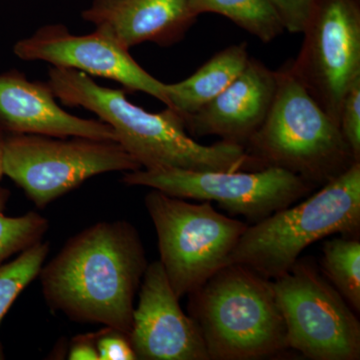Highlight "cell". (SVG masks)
Returning <instances> with one entry per match:
<instances>
[{
  "instance_id": "1",
  "label": "cell",
  "mask_w": 360,
  "mask_h": 360,
  "mask_svg": "<svg viewBox=\"0 0 360 360\" xmlns=\"http://www.w3.org/2000/svg\"><path fill=\"white\" fill-rule=\"evenodd\" d=\"M141 236L127 220L101 221L71 238L40 271L42 295L71 321L129 335L148 269Z\"/></svg>"
},
{
  "instance_id": "2",
  "label": "cell",
  "mask_w": 360,
  "mask_h": 360,
  "mask_svg": "<svg viewBox=\"0 0 360 360\" xmlns=\"http://www.w3.org/2000/svg\"><path fill=\"white\" fill-rule=\"evenodd\" d=\"M47 84L60 103L96 113L115 130L116 141L142 168L206 170H257L262 161L240 144L219 141L203 146L187 134L181 116L167 108L148 112L130 103L122 89L97 84L85 73L51 68Z\"/></svg>"
},
{
  "instance_id": "3",
  "label": "cell",
  "mask_w": 360,
  "mask_h": 360,
  "mask_svg": "<svg viewBox=\"0 0 360 360\" xmlns=\"http://www.w3.org/2000/svg\"><path fill=\"white\" fill-rule=\"evenodd\" d=\"M191 295L210 359H260L288 348L272 281L255 270L226 265Z\"/></svg>"
},
{
  "instance_id": "4",
  "label": "cell",
  "mask_w": 360,
  "mask_h": 360,
  "mask_svg": "<svg viewBox=\"0 0 360 360\" xmlns=\"http://www.w3.org/2000/svg\"><path fill=\"white\" fill-rule=\"evenodd\" d=\"M276 73V91L264 122L246 144L265 167L292 172L315 187L345 172L355 160L338 124L291 72Z\"/></svg>"
},
{
  "instance_id": "5",
  "label": "cell",
  "mask_w": 360,
  "mask_h": 360,
  "mask_svg": "<svg viewBox=\"0 0 360 360\" xmlns=\"http://www.w3.org/2000/svg\"><path fill=\"white\" fill-rule=\"evenodd\" d=\"M360 229V161L296 205L248 226L229 264L245 265L276 279L297 262L305 248L333 234L355 236Z\"/></svg>"
},
{
  "instance_id": "6",
  "label": "cell",
  "mask_w": 360,
  "mask_h": 360,
  "mask_svg": "<svg viewBox=\"0 0 360 360\" xmlns=\"http://www.w3.org/2000/svg\"><path fill=\"white\" fill-rule=\"evenodd\" d=\"M144 205L158 234L160 264L177 297L200 290L229 259L248 225L215 210L153 189Z\"/></svg>"
},
{
  "instance_id": "7",
  "label": "cell",
  "mask_w": 360,
  "mask_h": 360,
  "mask_svg": "<svg viewBox=\"0 0 360 360\" xmlns=\"http://www.w3.org/2000/svg\"><path fill=\"white\" fill-rule=\"evenodd\" d=\"M118 142L87 137L6 134L4 175L39 208L108 172L141 169Z\"/></svg>"
},
{
  "instance_id": "8",
  "label": "cell",
  "mask_w": 360,
  "mask_h": 360,
  "mask_svg": "<svg viewBox=\"0 0 360 360\" xmlns=\"http://www.w3.org/2000/svg\"><path fill=\"white\" fill-rule=\"evenodd\" d=\"M286 347L314 360H359L360 324L342 295L309 260L272 281Z\"/></svg>"
},
{
  "instance_id": "9",
  "label": "cell",
  "mask_w": 360,
  "mask_h": 360,
  "mask_svg": "<svg viewBox=\"0 0 360 360\" xmlns=\"http://www.w3.org/2000/svg\"><path fill=\"white\" fill-rule=\"evenodd\" d=\"M130 186L158 189L184 200L214 201L231 214L255 222L298 202L314 186L283 168L257 170H194L155 168L124 172Z\"/></svg>"
},
{
  "instance_id": "10",
  "label": "cell",
  "mask_w": 360,
  "mask_h": 360,
  "mask_svg": "<svg viewBox=\"0 0 360 360\" xmlns=\"http://www.w3.org/2000/svg\"><path fill=\"white\" fill-rule=\"evenodd\" d=\"M291 72L338 125L348 87L360 77V0H314Z\"/></svg>"
},
{
  "instance_id": "11",
  "label": "cell",
  "mask_w": 360,
  "mask_h": 360,
  "mask_svg": "<svg viewBox=\"0 0 360 360\" xmlns=\"http://www.w3.org/2000/svg\"><path fill=\"white\" fill-rule=\"evenodd\" d=\"M18 58L44 61L52 68H70L108 78L130 91H141L155 97L168 106L167 84L143 70L129 49L105 33L94 30L89 34H73L63 25L41 26L30 37L14 44Z\"/></svg>"
},
{
  "instance_id": "12",
  "label": "cell",
  "mask_w": 360,
  "mask_h": 360,
  "mask_svg": "<svg viewBox=\"0 0 360 360\" xmlns=\"http://www.w3.org/2000/svg\"><path fill=\"white\" fill-rule=\"evenodd\" d=\"M129 338L137 359L210 360L200 326L184 314L160 260L144 272Z\"/></svg>"
},
{
  "instance_id": "13",
  "label": "cell",
  "mask_w": 360,
  "mask_h": 360,
  "mask_svg": "<svg viewBox=\"0 0 360 360\" xmlns=\"http://www.w3.org/2000/svg\"><path fill=\"white\" fill-rule=\"evenodd\" d=\"M0 131L116 141L108 123L68 113L56 103L47 82H32L15 70L0 73Z\"/></svg>"
},
{
  "instance_id": "14",
  "label": "cell",
  "mask_w": 360,
  "mask_h": 360,
  "mask_svg": "<svg viewBox=\"0 0 360 360\" xmlns=\"http://www.w3.org/2000/svg\"><path fill=\"white\" fill-rule=\"evenodd\" d=\"M276 91V71L250 58L243 72L221 94L184 118L187 134L215 135L245 148L269 115Z\"/></svg>"
},
{
  "instance_id": "15",
  "label": "cell",
  "mask_w": 360,
  "mask_h": 360,
  "mask_svg": "<svg viewBox=\"0 0 360 360\" xmlns=\"http://www.w3.org/2000/svg\"><path fill=\"white\" fill-rule=\"evenodd\" d=\"M82 18L127 49L179 44L198 20L189 0H94Z\"/></svg>"
},
{
  "instance_id": "16",
  "label": "cell",
  "mask_w": 360,
  "mask_h": 360,
  "mask_svg": "<svg viewBox=\"0 0 360 360\" xmlns=\"http://www.w3.org/2000/svg\"><path fill=\"white\" fill-rule=\"evenodd\" d=\"M248 44H232L215 53L191 77L167 84V108L182 120L210 103L245 70L248 60Z\"/></svg>"
},
{
  "instance_id": "17",
  "label": "cell",
  "mask_w": 360,
  "mask_h": 360,
  "mask_svg": "<svg viewBox=\"0 0 360 360\" xmlns=\"http://www.w3.org/2000/svg\"><path fill=\"white\" fill-rule=\"evenodd\" d=\"M189 7L198 18L202 13L220 14L264 44L285 30L266 0H189Z\"/></svg>"
},
{
  "instance_id": "18",
  "label": "cell",
  "mask_w": 360,
  "mask_h": 360,
  "mask_svg": "<svg viewBox=\"0 0 360 360\" xmlns=\"http://www.w3.org/2000/svg\"><path fill=\"white\" fill-rule=\"evenodd\" d=\"M322 269L354 311H360V243L356 238H335L324 243Z\"/></svg>"
},
{
  "instance_id": "19",
  "label": "cell",
  "mask_w": 360,
  "mask_h": 360,
  "mask_svg": "<svg viewBox=\"0 0 360 360\" xmlns=\"http://www.w3.org/2000/svg\"><path fill=\"white\" fill-rule=\"evenodd\" d=\"M49 253V243L40 240L20 252L13 262L0 264V324L18 295L39 276ZM0 345V359H4Z\"/></svg>"
},
{
  "instance_id": "20",
  "label": "cell",
  "mask_w": 360,
  "mask_h": 360,
  "mask_svg": "<svg viewBox=\"0 0 360 360\" xmlns=\"http://www.w3.org/2000/svg\"><path fill=\"white\" fill-rule=\"evenodd\" d=\"M11 191L0 186V264L30 245L42 240L49 229V220L30 212L20 217H7L6 208Z\"/></svg>"
},
{
  "instance_id": "21",
  "label": "cell",
  "mask_w": 360,
  "mask_h": 360,
  "mask_svg": "<svg viewBox=\"0 0 360 360\" xmlns=\"http://www.w3.org/2000/svg\"><path fill=\"white\" fill-rule=\"evenodd\" d=\"M340 129L355 160L360 161V77L350 84L343 97Z\"/></svg>"
},
{
  "instance_id": "22",
  "label": "cell",
  "mask_w": 360,
  "mask_h": 360,
  "mask_svg": "<svg viewBox=\"0 0 360 360\" xmlns=\"http://www.w3.org/2000/svg\"><path fill=\"white\" fill-rule=\"evenodd\" d=\"M99 360H136L129 335L118 329L104 326L96 331Z\"/></svg>"
},
{
  "instance_id": "23",
  "label": "cell",
  "mask_w": 360,
  "mask_h": 360,
  "mask_svg": "<svg viewBox=\"0 0 360 360\" xmlns=\"http://www.w3.org/2000/svg\"><path fill=\"white\" fill-rule=\"evenodd\" d=\"M272 7L284 30L302 33L311 13L314 0H266Z\"/></svg>"
},
{
  "instance_id": "24",
  "label": "cell",
  "mask_w": 360,
  "mask_h": 360,
  "mask_svg": "<svg viewBox=\"0 0 360 360\" xmlns=\"http://www.w3.org/2000/svg\"><path fill=\"white\" fill-rule=\"evenodd\" d=\"M68 359L99 360L96 347V333L77 335L71 341Z\"/></svg>"
},
{
  "instance_id": "25",
  "label": "cell",
  "mask_w": 360,
  "mask_h": 360,
  "mask_svg": "<svg viewBox=\"0 0 360 360\" xmlns=\"http://www.w3.org/2000/svg\"><path fill=\"white\" fill-rule=\"evenodd\" d=\"M4 137L6 134L0 131V179L4 175Z\"/></svg>"
}]
</instances>
